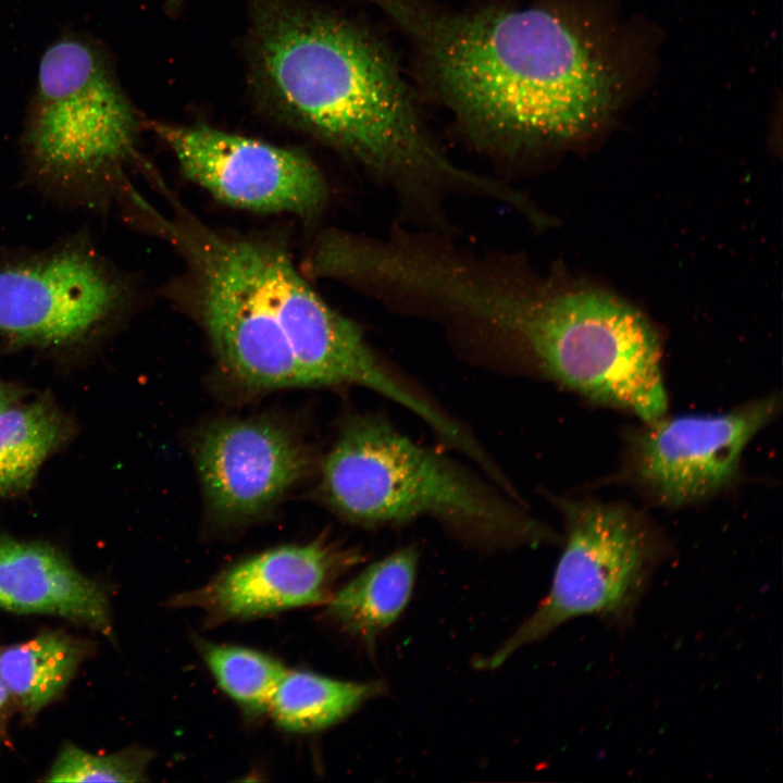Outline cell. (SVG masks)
I'll return each mask as SVG.
<instances>
[{"mask_svg":"<svg viewBox=\"0 0 783 783\" xmlns=\"http://www.w3.org/2000/svg\"><path fill=\"white\" fill-rule=\"evenodd\" d=\"M0 609L64 618L110 635L108 597L57 549L0 539Z\"/></svg>","mask_w":783,"mask_h":783,"instance_id":"7c38bea8","label":"cell"},{"mask_svg":"<svg viewBox=\"0 0 783 783\" xmlns=\"http://www.w3.org/2000/svg\"><path fill=\"white\" fill-rule=\"evenodd\" d=\"M356 560L320 540L279 546L234 564L173 602L200 608L214 623L318 605L331 599L334 581Z\"/></svg>","mask_w":783,"mask_h":783,"instance_id":"8fae6325","label":"cell"},{"mask_svg":"<svg viewBox=\"0 0 783 783\" xmlns=\"http://www.w3.org/2000/svg\"><path fill=\"white\" fill-rule=\"evenodd\" d=\"M381 691L376 682H347L286 670L268 710L286 731L315 732L343 720Z\"/></svg>","mask_w":783,"mask_h":783,"instance_id":"2e32d148","label":"cell"},{"mask_svg":"<svg viewBox=\"0 0 783 783\" xmlns=\"http://www.w3.org/2000/svg\"><path fill=\"white\" fill-rule=\"evenodd\" d=\"M17 393L10 386L0 383V413L15 406Z\"/></svg>","mask_w":783,"mask_h":783,"instance_id":"d6986e66","label":"cell"},{"mask_svg":"<svg viewBox=\"0 0 783 783\" xmlns=\"http://www.w3.org/2000/svg\"><path fill=\"white\" fill-rule=\"evenodd\" d=\"M140 121L103 48L66 34L44 52L22 136L28 173L47 194L101 209L122 195Z\"/></svg>","mask_w":783,"mask_h":783,"instance_id":"5b68a950","label":"cell"},{"mask_svg":"<svg viewBox=\"0 0 783 783\" xmlns=\"http://www.w3.org/2000/svg\"><path fill=\"white\" fill-rule=\"evenodd\" d=\"M86 654L85 644L42 633L0 650V676L26 717L36 716L67 686Z\"/></svg>","mask_w":783,"mask_h":783,"instance_id":"5bb4252c","label":"cell"},{"mask_svg":"<svg viewBox=\"0 0 783 783\" xmlns=\"http://www.w3.org/2000/svg\"><path fill=\"white\" fill-rule=\"evenodd\" d=\"M200 654L219 686L248 714L269 709L286 669L263 652L233 645L198 644Z\"/></svg>","mask_w":783,"mask_h":783,"instance_id":"e0dca14e","label":"cell"},{"mask_svg":"<svg viewBox=\"0 0 783 783\" xmlns=\"http://www.w3.org/2000/svg\"><path fill=\"white\" fill-rule=\"evenodd\" d=\"M70 424L50 400L0 413V498L27 489L44 461L65 443Z\"/></svg>","mask_w":783,"mask_h":783,"instance_id":"9a60e30c","label":"cell"},{"mask_svg":"<svg viewBox=\"0 0 783 783\" xmlns=\"http://www.w3.org/2000/svg\"><path fill=\"white\" fill-rule=\"evenodd\" d=\"M437 306L519 344L548 378L643 422L666 415L660 338L645 316L598 289L521 281L458 259L433 284Z\"/></svg>","mask_w":783,"mask_h":783,"instance_id":"3957f363","label":"cell"},{"mask_svg":"<svg viewBox=\"0 0 783 783\" xmlns=\"http://www.w3.org/2000/svg\"><path fill=\"white\" fill-rule=\"evenodd\" d=\"M251 26L252 86L278 117L409 198L495 190L494 179L455 164L430 138L389 52L366 29L289 0H258Z\"/></svg>","mask_w":783,"mask_h":783,"instance_id":"6da1fadb","label":"cell"},{"mask_svg":"<svg viewBox=\"0 0 783 783\" xmlns=\"http://www.w3.org/2000/svg\"><path fill=\"white\" fill-rule=\"evenodd\" d=\"M130 303L117 270L86 239L70 238L0 263V334L44 347L80 343Z\"/></svg>","mask_w":783,"mask_h":783,"instance_id":"52a82bcc","label":"cell"},{"mask_svg":"<svg viewBox=\"0 0 783 783\" xmlns=\"http://www.w3.org/2000/svg\"><path fill=\"white\" fill-rule=\"evenodd\" d=\"M775 395L711 415H664L627 436L624 475L656 504L679 508L729 487L749 442L775 417Z\"/></svg>","mask_w":783,"mask_h":783,"instance_id":"ba28073f","label":"cell"},{"mask_svg":"<svg viewBox=\"0 0 783 783\" xmlns=\"http://www.w3.org/2000/svg\"><path fill=\"white\" fill-rule=\"evenodd\" d=\"M150 758L148 751L136 748L111 755H97L66 743L44 780L47 782L145 781Z\"/></svg>","mask_w":783,"mask_h":783,"instance_id":"ac0fdd59","label":"cell"},{"mask_svg":"<svg viewBox=\"0 0 783 783\" xmlns=\"http://www.w3.org/2000/svg\"><path fill=\"white\" fill-rule=\"evenodd\" d=\"M566 529L562 555L546 598L494 654L480 662L494 669L527 644L584 616L610 623L633 617L649 577L664 555L660 535L626 505L555 498Z\"/></svg>","mask_w":783,"mask_h":783,"instance_id":"8992f818","label":"cell"},{"mask_svg":"<svg viewBox=\"0 0 783 783\" xmlns=\"http://www.w3.org/2000/svg\"><path fill=\"white\" fill-rule=\"evenodd\" d=\"M370 1L409 36L437 95L481 137L512 146L573 139L613 104L616 78L601 46L557 10Z\"/></svg>","mask_w":783,"mask_h":783,"instance_id":"7a4b0ae2","label":"cell"},{"mask_svg":"<svg viewBox=\"0 0 783 783\" xmlns=\"http://www.w3.org/2000/svg\"><path fill=\"white\" fill-rule=\"evenodd\" d=\"M9 698H10V693H9L3 680L0 676V712L4 708Z\"/></svg>","mask_w":783,"mask_h":783,"instance_id":"ffe728a7","label":"cell"},{"mask_svg":"<svg viewBox=\"0 0 783 783\" xmlns=\"http://www.w3.org/2000/svg\"><path fill=\"white\" fill-rule=\"evenodd\" d=\"M418 554L407 547L372 563L327 601L328 616L346 632L372 645L406 608Z\"/></svg>","mask_w":783,"mask_h":783,"instance_id":"4fadbf2b","label":"cell"},{"mask_svg":"<svg viewBox=\"0 0 783 783\" xmlns=\"http://www.w3.org/2000/svg\"><path fill=\"white\" fill-rule=\"evenodd\" d=\"M196 463L211 510L226 521L259 515L307 472L309 458L285 428L261 420H223L209 426Z\"/></svg>","mask_w":783,"mask_h":783,"instance_id":"30bf717a","label":"cell"},{"mask_svg":"<svg viewBox=\"0 0 783 783\" xmlns=\"http://www.w3.org/2000/svg\"><path fill=\"white\" fill-rule=\"evenodd\" d=\"M324 501L362 526L432 517L487 546L559 543L546 524L470 471L425 448L377 415L343 427L322 465Z\"/></svg>","mask_w":783,"mask_h":783,"instance_id":"277c9868","label":"cell"},{"mask_svg":"<svg viewBox=\"0 0 783 783\" xmlns=\"http://www.w3.org/2000/svg\"><path fill=\"white\" fill-rule=\"evenodd\" d=\"M185 177L226 204L261 213L310 216L327 199L318 165L304 152L206 125L153 123Z\"/></svg>","mask_w":783,"mask_h":783,"instance_id":"9c48e42d","label":"cell"}]
</instances>
